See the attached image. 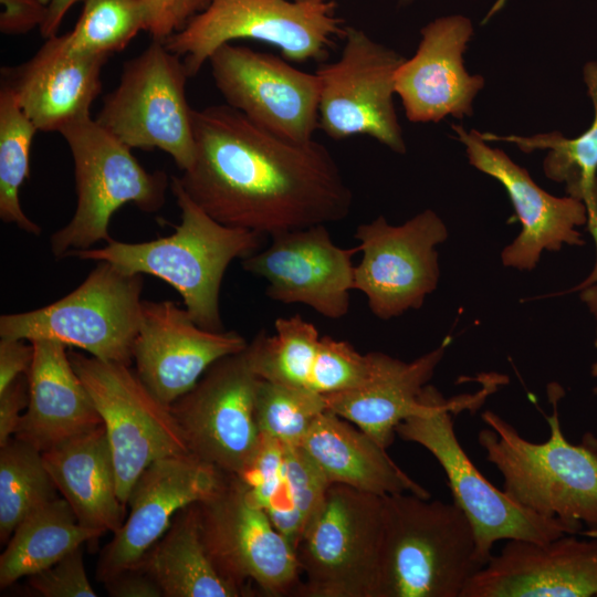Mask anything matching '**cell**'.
I'll list each match as a JSON object with an SVG mask.
<instances>
[{
    "mask_svg": "<svg viewBox=\"0 0 597 597\" xmlns=\"http://www.w3.org/2000/svg\"><path fill=\"white\" fill-rule=\"evenodd\" d=\"M192 125L195 159L178 179L220 223L272 237L352 211L347 180L315 139L282 138L227 104L193 109Z\"/></svg>",
    "mask_w": 597,
    "mask_h": 597,
    "instance_id": "6da1fadb",
    "label": "cell"
},
{
    "mask_svg": "<svg viewBox=\"0 0 597 597\" xmlns=\"http://www.w3.org/2000/svg\"><path fill=\"white\" fill-rule=\"evenodd\" d=\"M170 189L180 209L175 232L146 242L112 239L102 248L73 250L81 260L109 262L128 274H149L170 284L200 327L223 331L220 287L234 259L260 250L264 235L220 223L199 207L172 176Z\"/></svg>",
    "mask_w": 597,
    "mask_h": 597,
    "instance_id": "7a4b0ae2",
    "label": "cell"
},
{
    "mask_svg": "<svg viewBox=\"0 0 597 597\" xmlns=\"http://www.w3.org/2000/svg\"><path fill=\"white\" fill-rule=\"evenodd\" d=\"M483 566L473 528L453 502L383 496L376 597H462Z\"/></svg>",
    "mask_w": 597,
    "mask_h": 597,
    "instance_id": "3957f363",
    "label": "cell"
},
{
    "mask_svg": "<svg viewBox=\"0 0 597 597\" xmlns=\"http://www.w3.org/2000/svg\"><path fill=\"white\" fill-rule=\"evenodd\" d=\"M558 391L549 390L548 440L528 441L496 412L485 410L481 418L486 428L479 431L478 442L502 474L503 491L514 502L580 530L585 525L597 535V451L564 437Z\"/></svg>",
    "mask_w": 597,
    "mask_h": 597,
    "instance_id": "277c9868",
    "label": "cell"
},
{
    "mask_svg": "<svg viewBox=\"0 0 597 597\" xmlns=\"http://www.w3.org/2000/svg\"><path fill=\"white\" fill-rule=\"evenodd\" d=\"M488 389L475 395L446 399L432 385L420 394V408L396 428V434L427 449L444 471L453 503L469 520L479 558L488 563L493 545L501 540L544 543L564 534L595 536L557 519L544 517L514 502L496 489L472 463L459 440L453 415L475 407Z\"/></svg>",
    "mask_w": 597,
    "mask_h": 597,
    "instance_id": "5b68a950",
    "label": "cell"
},
{
    "mask_svg": "<svg viewBox=\"0 0 597 597\" xmlns=\"http://www.w3.org/2000/svg\"><path fill=\"white\" fill-rule=\"evenodd\" d=\"M66 142L74 165L76 208L71 220L50 239L56 259L73 250L112 240L108 228L113 214L134 203L145 212L163 208L170 181L163 170L148 171L132 149L84 116L59 132Z\"/></svg>",
    "mask_w": 597,
    "mask_h": 597,
    "instance_id": "8992f818",
    "label": "cell"
},
{
    "mask_svg": "<svg viewBox=\"0 0 597 597\" xmlns=\"http://www.w3.org/2000/svg\"><path fill=\"white\" fill-rule=\"evenodd\" d=\"M345 28L334 1L212 0L163 43L193 77L221 45L239 39L271 44L287 61H322Z\"/></svg>",
    "mask_w": 597,
    "mask_h": 597,
    "instance_id": "52a82bcc",
    "label": "cell"
},
{
    "mask_svg": "<svg viewBox=\"0 0 597 597\" xmlns=\"http://www.w3.org/2000/svg\"><path fill=\"white\" fill-rule=\"evenodd\" d=\"M142 274L97 262L71 293L36 310L0 316V337L53 339L91 356L125 365L133 362L143 300Z\"/></svg>",
    "mask_w": 597,
    "mask_h": 597,
    "instance_id": "ba28073f",
    "label": "cell"
},
{
    "mask_svg": "<svg viewBox=\"0 0 597 597\" xmlns=\"http://www.w3.org/2000/svg\"><path fill=\"white\" fill-rule=\"evenodd\" d=\"M383 496L331 484L295 553L302 597H376Z\"/></svg>",
    "mask_w": 597,
    "mask_h": 597,
    "instance_id": "9c48e42d",
    "label": "cell"
},
{
    "mask_svg": "<svg viewBox=\"0 0 597 597\" xmlns=\"http://www.w3.org/2000/svg\"><path fill=\"white\" fill-rule=\"evenodd\" d=\"M184 61L163 41L124 63L117 86L94 118L128 148L160 149L184 171L195 159L192 111Z\"/></svg>",
    "mask_w": 597,
    "mask_h": 597,
    "instance_id": "30bf717a",
    "label": "cell"
},
{
    "mask_svg": "<svg viewBox=\"0 0 597 597\" xmlns=\"http://www.w3.org/2000/svg\"><path fill=\"white\" fill-rule=\"evenodd\" d=\"M197 507L203 545L226 579L245 597L296 596L301 574L295 549L237 475L226 473Z\"/></svg>",
    "mask_w": 597,
    "mask_h": 597,
    "instance_id": "8fae6325",
    "label": "cell"
},
{
    "mask_svg": "<svg viewBox=\"0 0 597 597\" xmlns=\"http://www.w3.org/2000/svg\"><path fill=\"white\" fill-rule=\"evenodd\" d=\"M105 427L119 500L127 505L143 471L161 458L189 453L168 406L158 400L130 365L69 352Z\"/></svg>",
    "mask_w": 597,
    "mask_h": 597,
    "instance_id": "7c38bea8",
    "label": "cell"
},
{
    "mask_svg": "<svg viewBox=\"0 0 597 597\" xmlns=\"http://www.w3.org/2000/svg\"><path fill=\"white\" fill-rule=\"evenodd\" d=\"M339 57L321 64L318 128L342 140L369 136L397 154L406 153L394 105L396 73L405 61L363 30L346 27Z\"/></svg>",
    "mask_w": 597,
    "mask_h": 597,
    "instance_id": "4fadbf2b",
    "label": "cell"
},
{
    "mask_svg": "<svg viewBox=\"0 0 597 597\" xmlns=\"http://www.w3.org/2000/svg\"><path fill=\"white\" fill-rule=\"evenodd\" d=\"M362 260L355 265L354 290L367 300L370 312L388 321L419 310L440 280L438 245L449 231L437 212L426 209L394 226L385 217L356 228Z\"/></svg>",
    "mask_w": 597,
    "mask_h": 597,
    "instance_id": "5bb4252c",
    "label": "cell"
},
{
    "mask_svg": "<svg viewBox=\"0 0 597 597\" xmlns=\"http://www.w3.org/2000/svg\"><path fill=\"white\" fill-rule=\"evenodd\" d=\"M260 379L243 349L216 362L169 406L189 453L227 474L248 468L261 441L255 419Z\"/></svg>",
    "mask_w": 597,
    "mask_h": 597,
    "instance_id": "9a60e30c",
    "label": "cell"
},
{
    "mask_svg": "<svg viewBox=\"0 0 597 597\" xmlns=\"http://www.w3.org/2000/svg\"><path fill=\"white\" fill-rule=\"evenodd\" d=\"M286 61L226 43L208 62L227 105L282 138L308 142L318 128L320 78Z\"/></svg>",
    "mask_w": 597,
    "mask_h": 597,
    "instance_id": "2e32d148",
    "label": "cell"
},
{
    "mask_svg": "<svg viewBox=\"0 0 597 597\" xmlns=\"http://www.w3.org/2000/svg\"><path fill=\"white\" fill-rule=\"evenodd\" d=\"M270 244L241 260L242 269L266 281L269 298L307 305L320 315L338 320L350 305L354 255L358 247L335 244L326 224L270 237Z\"/></svg>",
    "mask_w": 597,
    "mask_h": 597,
    "instance_id": "e0dca14e",
    "label": "cell"
},
{
    "mask_svg": "<svg viewBox=\"0 0 597 597\" xmlns=\"http://www.w3.org/2000/svg\"><path fill=\"white\" fill-rule=\"evenodd\" d=\"M452 128L464 145L469 164L503 186L521 223L520 233L501 252L505 268L532 271L544 251L556 252L564 245H585L578 230L589 221L585 202L572 196L548 193L503 150L490 147L480 132H467L455 124Z\"/></svg>",
    "mask_w": 597,
    "mask_h": 597,
    "instance_id": "ac0fdd59",
    "label": "cell"
},
{
    "mask_svg": "<svg viewBox=\"0 0 597 597\" xmlns=\"http://www.w3.org/2000/svg\"><path fill=\"white\" fill-rule=\"evenodd\" d=\"M247 346L244 337L237 332L200 327L186 308L172 301H143L133 360L139 379L169 407L216 362Z\"/></svg>",
    "mask_w": 597,
    "mask_h": 597,
    "instance_id": "d6986e66",
    "label": "cell"
},
{
    "mask_svg": "<svg viewBox=\"0 0 597 597\" xmlns=\"http://www.w3.org/2000/svg\"><path fill=\"white\" fill-rule=\"evenodd\" d=\"M224 474L191 453L156 460L136 480L129 514L101 552L97 580L136 566L163 536L178 511L211 495Z\"/></svg>",
    "mask_w": 597,
    "mask_h": 597,
    "instance_id": "ffe728a7",
    "label": "cell"
},
{
    "mask_svg": "<svg viewBox=\"0 0 597 597\" xmlns=\"http://www.w3.org/2000/svg\"><path fill=\"white\" fill-rule=\"evenodd\" d=\"M564 534L538 543L509 540L473 576L462 597L597 595V535Z\"/></svg>",
    "mask_w": 597,
    "mask_h": 597,
    "instance_id": "44dd1931",
    "label": "cell"
},
{
    "mask_svg": "<svg viewBox=\"0 0 597 597\" xmlns=\"http://www.w3.org/2000/svg\"><path fill=\"white\" fill-rule=\"evenodd\" d=\"M473 33L462 15L439 18L421 30L415 55L396 73V94L407 118L412 123H437L451 115L472 114V103L484 86L481 75H471L463 64V53Z\"/></svg>",
    "mask_w": 597,
    "mask_h": 597,
    "instance_id": "7402d4cb",
    "label": "cell"
},
{
    "mask_svg": "<svg viewBox=\"0 0 597 597\" xmlns=\"http://www.w3.org/2000/svg\"><path fill=\"white\" fill-rule=\"evenodd\" d=\"M108 59L75 51L65 34H56L45 39L25 62L2 67L1 83L13 91L38 132H60L67 124L91 115Z\"/></svg>",
    "mask_w": 597,
    "mask_h": 597,
    "instance_id": "603a6c76",
    "label": "cell"
},
{
    "mask_svg": "<svg viewBox=\"0 0 597 597\" xmlns=\"http://www.w3.org/2000/svg\"><path fill=\"white\" fill-rule=\"evenodd\" d=\"M29 404L14 438L45 452L102 425L95 404L61 342L31 341Z\"/></svg>",
    "mask_w": 597,
    "mask_h": 597,
    "instance_id": "cb8c5ba5",
    "label": "cell"
},
{
    "mask_svg": "<svg viewBox=\"0 0 597 597\" xmlns=\"http://www.w3.org/2000/svg\"><path fill=\"white\" fill-rule=\"evenodd\" d=\"M451 343L439 346L411 362L385 354L379 369L366 385L325 395L327 410L350 421L381 448L392 443L397 426L420 408V394L432 378Z\"/></svg>",
    "mask_w": 597,
    "mask_h": 597,
    "instance_id": "d4e9b609",
    "label": "cell"
},
{
    "mask_svg": "<svg viewBox=\"0 0 597 597\" xmlns=\"http://www.w3.org/2000/svg\"><path fill=\"white\" fill-rule=\"evenodd\" d=\"M300 447L332 484L386 496L429 492L404 472L368 434L350 421L326 410L310 428Z\"/></svg>",
    "mask_w": 597,
    "mask_h": 597,
    "instance_id": "484cf974",
    "label": "cell"
},
{
    "mask_svg": "<svg viewBox=\"0 0 597 597\" xmlns=\"http://www.w3.org/2000/svg\"><path fill=\"white\" fill-rule=\"evenodd\" d=\"M42 457L59 493L83 526L102 534L122 526L126 505L118 496L103 423L42 452Z\"/></svg>",
    "mask_w": 597,
    "mask_h": 597,
    "instance_id": "4316f807",
    "label": "cell"
},
{
    "mask_svg": "<svg viewBox=\"0 0 597 597\" xmlns=\"http://www.w3.org/2000/svg\"><path fill=\"white\" fill-rule=\"evenodd\" d=\"M136 566L157 583L164 597H245L209 557L201 538L197 502L176 513L167 531Z\"/></svg>",
    "mask_w": 597,
    "mask_h": 597,
    "instance_id": "83f0119b",
    "label": "cell"
},
{
    "mask_svg": "<svg viewBox=\"0 0 597 597\" xmlns=\"http://www.w3.org/2000/svg\"><path fill=\"white\" fill-rule=\"evenodd\" d=\"M102 533L83 526L65 499L38 507L17 526L0 556V587L34 575Z\"/></svg>",
    "mask_w": 597,
    "mask_h": 597,
    "instance_id": "f1b7e54d",
    "label": "cell"
},
{
    "mask_svg": "<svg viewBox=\"0 0 597 597\" xmlns=\"http://www.w3.org/2000/svg\"><path fill=\"white\" fill-rule=\"evenodd\" d=\"M584 81L595 116L590 127L582 135L566 138L559 132H552L533 136L480 133V136L485 142L513 143L524 153L547 149L543 161L545 176L565 184L568 196L585 202L589 214L588 224L597 244V62L585 65Z\"/></svg>",
    "mask_w": 597,
    "mask_h": 597,
    "instance_id": "f546056e",
    "label": "cell"
},
{
    "mask_svg": "<svg viewBox=\"0 0 597 597\" xmlns=\"http://www.w3.org/2000/svg\"><path fill=\"white\" fill-rule=\"evenodd\" d=\"M140 31L158 41L171 34L157 0H85L76 24L65 36L75 51L111 56Z\"/></svg>",
    "mask_w": 597,
    "mask_h": 597,
    "instance_id": "4dcf8cb0",
    "label": "cell"
},
{
    "mask_svg": "<svg viewBox=\"0 0 597 597\" xmlns=\"http://www.w3.org/2000/svg\"><path fill=\"white\" fill-rule=\"evenodd\" d=\"M274 328V335L261 331L248 343L251 369L261 379L310 389L321 342L317 328L298 314L276 318Z\"/></svg>",
    "mask_w": 597,
    "mask_h": 597,
    "instance_id": "1f68e13d",
    "label": "cell"
},
{
    "mask_svg": "<svg viewBox=\"0 0 597 597\" xmlns=\"http://www.w3.org/2000/svg\"><path fill=\"white\" fill-rule=\"evenodd\" d=\"M42 452L12 437L0 447V541L7 543L21 521L57 498Z\"/></svg>",
    "mask_w": 597,
    "mask_h": 597,
    "instance_id": "d6a6232c",
    "label": "cell"
},
{
    "mask_svg": "<svg viewBox=\"0 0 597 597\" xmlns=\"http://www.w3.org/2000/svg\"><path fill=\"white\" fill-rule=\"evenodd\" d=\"M38 132L18 103L13 91L0 87V218L38 235L41 227L32 221L20 203V188L30 175V153Z\"/></svg>",
    "mask_w": 597,
    "mask_h": 597,
    "instance_id": "836d02e7",
    "label": "cell"
},
{
    "mask_svg": "<svg viewBox=\"0 0 597 597\" xmlns=\"http://www.w3.org/2000/svg\"><path fill=\"white\" fill-rule=\"evenodd\" d=\"M285 447L261 434L259 448L250 464L237 476L244 484L251 501L266 512L295 549L303 526L286 478Z\"/></svg>",
    "mask_w": 597,
    "mask_h": 597,
    "instance_id": "e575fe53",
    "label": "cell"
},
{
    "mask_svg": "<svg viewBox=\"0 0 597 597\" xmlns=\"http://www.w3.org/2000/svg\"><path fill=\"white\" fill-rule=\"evenodd\" d=\"M327 410L325 395L260 379L255 419L261 434L285 446H300L315 419Z\"/></svg>",
    "mask_w": 597,
    "mask_h": 597,
    "instance_id": "d590c367",
    "label": "cell"
},
{
    "mask_svg": "<svg viewBox=\"0 0 597 597\" xmlns=\"http://www.w3.org/2000/svg\"><path fill=\"white\" fill-rule=\"evenodd\" d=\"M384 356L381 352L362 354L348 342L322 336L310 389L332 395L359 388L374 378Z\"/></svg>",
    "mask_w": 597,
    "mask_h": 597,
    "instance_id": "8d00e7d4",
    "label": "cell"
},
{
    "mask_svg": "<svg viewBox=\"0 0 597 597\" xmlns=\"http://www.w3.org/2000/svg\"><path fill=\"white\" fill-rule=\"evenodd\" d=\"M285 467L291 495L304 531L321 509L332 483L300 446L285 447Z\"/></svg>",
    "mask_w": 597,
    "mask_h": 597,
    "instance_id": "74e56055",
    "label": "cell"
},
{
    "mask_svg": "<svg viewBox=\"0 0 597 597\" xmlns=\"http://www.w3.org/2000/svg\"><path fill=\"white\" fill-rule=\"evenodd\" d=\"M28 585L43 597H95L78 547L50 567L28 577Z\"/></svg>",
    "mask_w": 597,
    "mask_h": 597,
    "instance_id": "f35d334b",
    "label": "cell"
},
{
    "mask_svg": "<svg viewBox=\"0 0 597 597\" xmlns=\"http://www.w3.org/2000/svg\"><path fill=\"white\" fill-rule=\"evenodd\" d=\"M0 31L20 35L41 28L46 20L49 4L41 0H0Z\"/></svg>",
    "mask_w": 597,
    "mask_h": 597,
    "instance_id": "ab89813d",
    "label": "cell"
},
{
    "mask_svg": "<svg viewBox=\"0 0 597 597\" xmlns=\"http://www.w3.org/2000/svg\"><path fill=\"white\" fill-rule=\"evenodd\" d=\"M28 404V377L21 375L0 392V447L14 436Z\"/></svg>",
    "mask_w": 597,
    "mask_h": 597,
    "instance_id": "60d3db41",
    "label": "cell"
},
{
    "mask_svg": "<svg viewBox=\"0 0 597 597\" xmlns=\"http://www.w3.org/2000/svg\"><path fill=\"white\" fill-rule=\"evenodd\" d=\"M33 359L30 341L1 338L0 341V392L21 375H27Z\"/></svg>",
    "mask_w": 597,
    "mask_h": 597,
    "instance_id": "b9f144b4",
    "label": "cell"
},
{
    "mask_svg": "<svg viewBox=\"0 0 597 597\" xmlns=\"http://www.w3.org/2000/svg\"><path fill=\"white\" fill-rule=\"evenodd\" d=\"M103 584L112 597H164L157 583L137 566L117 573Z\"/></svg>",
    "mask_w": 597,
    "mask_h": 597,
    "instance_id": "7bdbcfd3",
    "label": "cell"
},
{
    "mask_svg": "<svg viewBox=\"0 0 597 597\" xmlns=\"http://www.w3.org/2000/svg\"><path fill=\"white\" fill-rule=\"evenodd\" d=\"M164 8L170 33L181 30L193 17L205 11L212 0H157ZM170 34V35H171Z\"/></svg>",
    "mask_w": 597,
    "mask_h": 597,
    "instance_id": "ee69618b",
    "label": "cell"
},
{
    "mask_svg": "<svg viewBox=\"0 0 597 597\" xmlns=\"http://www.w3.org/2000/svg\"><path fill=\"white\" fill-rule=\"evenodd\" d=\"M80 1L85 0H50L46 20L40 28L41 35L44 39L56 35L65 14L73 4Z\"/></svg>",
    "mask_w": 597,
    "mask_h": 597,
    "instance_id": "f6af8a7d",
    "label": "cell"
},
{
    "mask_svg": "<svg viewBox=\"0 0 597 597\" xmlns=\"http://www.w3.org/2000/svg\"><path fill=\"white\" fill-rule=\"evenodd\" d=\"M574 290L579 291L582 302L587 306L597 322V268H594L589 276Z\"/></svg>",
    "mask_w": 597,
    "mask_h": 597,
    "instance_id": "bcb514c9",
    "label": "cell"
},
{
    "mask_svg": "<svg viewBox=\"0 0 597 597\" xmlns=\"http://www.w3.org/2000/svg\"><path fill=\"white\" fill-rule=\"evenodd\" d=\"M582 442L597 451V436L594 433L586 432L582 438Z\"/></svg>",
    "mask_w": 597,
    "mask_h": 597,
    "instance_id": "7dc6e473",
    "label": "cell"
},
{
    "mask_svg": "<svg viewBox=\"0 0 597 597\" xmlns=\"http://www.w3.org/2000/svg\"><path fill=\"white\" fill-rule=\"evenodd\" d=\"M595 346L597 348V334H596V339H595ZM590 373H591V376L597 378V359L595 360V363L591 365V369H590ZM594 394L597 395V386L594 387L593 389Z\"/></svg>",
    "mask_w": 597,
    "mask_h": 597,
    "instance_id": "c3c4849f",
    "label": "cell"
},
{
    "mask_svg": "<svg viewBox=\"0 0 597 597\" xmlns=\"http://www.w3.org/2000/svg\"><path fill=\"white\" fill-rule=\"evenodd\" d=\"M295 1L308 2V1H327V0H295Z\"/></svg>",
    "mask_w": 597,
    "mask_h": 597,
    "instance_id": "681fc988",
    "label": "cell"
},
{
    "mask_svg": "<svg viewBox=\"0 0 597 597\" xmlns=\"http://www.w3.org/2000/svg\"><path fill=\"white\" fill-rule=\"evenodd\" d=\"M401 1H402V2H406V1H408V0H401Z\"/></svg>",
    "mask_w": 597,
    "mask_h": 597,
    "instance_id": "f907efd6",
    "label": "cell"
}]
</instances>
